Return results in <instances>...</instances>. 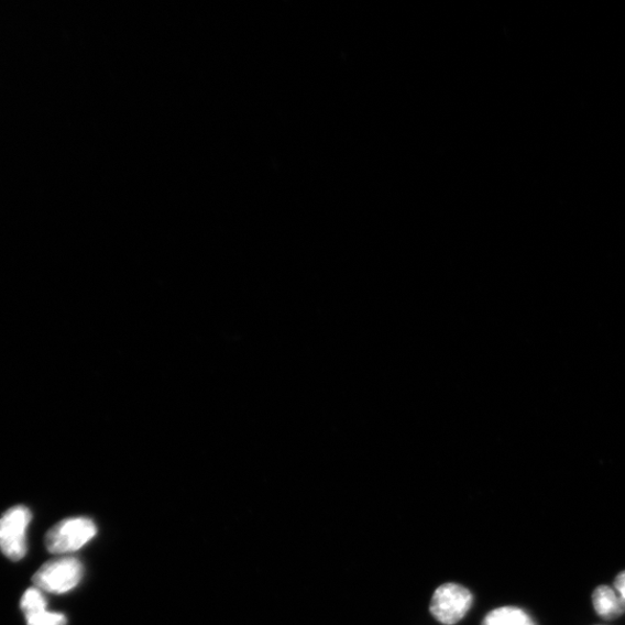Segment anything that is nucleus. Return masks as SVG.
<instances>
[{
	"instance_id": "obj_1",
	"label": "nucleus",
	"mask_w": 625,
	"mask_h": 625,
	"mask_svg": "<svg viewBox=\"0 0 625 625\" xmlns=\"http://www.w3.org/2000/svg\"><path fill=\"white\" fill-rule=\"evenodd\" d=\"M84 568L75 557L58 558L40 568L33 583L42 592L63 594L70 592L80 583Z\"/></svg>"
},
{
	"instance_id": "obj_2",
	"label": "nucleus",
	"mask_w": 625,
	"mask_h": 625,
	"mask_svg": "<svg viewBox=\"0 0 625 625\" xmlns=\"http://www.w3.org/2000/svg\"><path fill=\"white\" fill-rule=\"evenodd\" d=\"M96 524L88 518L65 519L55 525L46 535L50 552L65 555L81 549L97 535Z\"/></svg>"
},
{
	"instance_id": "obj_3",
	"label": "nucleus",
	"mask_w": 625,
	"mask_h": 625,
	"mask_svg": "<svg viewBox=\"0 0 625 625\" xmlns=\"http://www.w3.org/2000/svg\"><path fill=\"white\" fill-rule=\"evenodd\" d=\"M32 522V513L25 506H14L0 518V550L18 562L26 556V531Z\"/></svg>"
},
{
	"instance_id": "obj_4",
	"label": "nucleus",
	"mask_w": 625,
	"mask_h": 625,
	"mask_svg": "<svg viewBox=\"0 0 625 625\" xmlns=\"http://www.w3.org/2000/svg\"><path fill=\"white\" fill-rule=\"evenodd\" d=\"M473 601V594L468 589L456 583H446L435 591L430 612L439 623L454 625L471 611Z\"/></svg>"
},
{
	"instance_id": "obj_5",
	"label": "nucleus",
	"mask_w": 625,
	"mask_h": 625,
	"mask_svg": "<svg viewBox=\"0 0 625 625\" xmlns=\"http://www.w3.org/2000/svg\"><path fill=\"white\" fill-rule=\"evenodd\" d=\"M592 602L596 615L606 621L625 614V600L608 585L597 586L593 591Z\"/></svg>"
},
{
	"instance_id": "obj_6",
	"label": "nucleus",
	"mask_w": 625,
	"mask_h": 625,
	"mask_svg": "<svg viewBox=\"0 0 625 625\" xmlns=\"http://www.w3.org/2000/svg\"><path fill=\"white\" fill-rule=\"evenodd\" d=\"M482 625H537V623L526 611L505 606L491 611L484 617Z\"/></svg>"
},
{
	"instance_id": "obj_7",
	"label": "nucleus",
	"mask_w": 625,
	"mask_h": 625,
	"mask_svg": "<svg viewBox=\"0 0 625 625\" xmlns=\"http://www.w3.org/2000/svg\"><path fill=\"white\" fill-rule=\"evenodd\" d=\"M21 610L26 617L41 611H46L47 600L39 589H30L21 599Z\"/></svg>"
},
{
	"instance_id": "obj_8",
	"label": "nucleus",
	"mask_w": 625,
	"mask_h": 625,
	"mask_svg": "<svg viewBox=\"0 0 625 625\" xmlns=\"http://www.w3.org/2000/svg\"><path fill=\"white\" fill-rule=\"evenodd\" d=\"M28 625H66L68 619L63 614L41 611L26 617Z\"/></svg>"
},
{
	"instance_id": "obj_9",
	"label": "nucleus",
	"mask_w": 625,
	"mask_h": 625,
	"mask_svg": "<svg viewBox=\"0 0 625 625\" xmlns=\"http://www.w3.org/2000/svg\"><path fill=\"white\" fill-rule=\"evenodd\" d=\"M613 588L625 600V570L616 575Z\"/></svg>"
}]
</instances>
